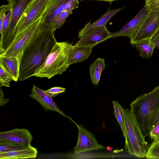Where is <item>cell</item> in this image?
I'll use <instances>...</instances> for the list:
<instances>
[{
  "instance_id": "cell-29",
  "label": "cell",
  "mask_w": 159,
  "mask_h": 159,
  "mask_svg": "<svg viewBox=\"0 0 159 159\" xmlns=\"http://www.w3.org/2000/svg\"><path fill=\"white\" fill-rule=\"evenodd\" d=\"M152 41L154 45L155 48L159 49V30L152 39Z\"/></svg>"
},
{
  "instance_id": "cell-20",
  "label": "cell",
  "mask_w": 159,
  "mask_h": 159,
  "mask_svg": "<svg viewBox=\"0 0 159 159\" xmlns=\"http://www.w3.org/2000/svg\"><path fill=\"white\" fill-rule=\"evenodd\" d=\"M105 61L103 58H98L90 66L91 80L94 85H97L99 84L102 72L105 68Z\"/></svg>"
},
{
  "instance_id": "cell-3",
  "label": "cell",
  "mask_w": 159,
  "mask_h": 159,
  "mask_svg": "<svg viewBox=\"0 0 159 159\" xmlns=\"http://www.w3.org/2000/svg\"><path fill=\"white\" fill-rule=\"evenodd\" d=\"M73 45L67 42H57L43 64L35 71L32 76L48 79L61 75L68 68L70 51Z\"/></svg>"
},
{
  "instance_id": "cell-28",
  "label": "cell",
  "mask_w": 159,
  "mask_h": 159,
  "mask_svg": "<svg viewBox=\"0 0 159 159\" xmlns=\"http://www.w3.org/2000/svg\"><path fill=\"white\" fill-rule=\"evenodd\" d=\"M148 135L153 141L159 139V124H156L150 130Z\"/></svg>"
},
{
  "instance_id": "cell-25",
  "label": "cell",
  "mask_w": 159,
  "mask_h": 159,
  "mask_svg": "<svg viewBox=\"0 0 159 159\" xmlns=\"http://www.w3.org/2000/svg\"><path fill=\"white\" fill-rule=\"evenodd\" d=\"M11 15L12 10L10 7L9 10L5 14L2 26L0 27V39L3 37L6 32L10 22Z\"/></svg>"
},
{
  "instance_id": "cell-8",
  "label": "cell",
  "mask_w": 159,
  "mask_h": 159,
  "mask_svg": "<svg viewBox=\"0 0 159 159\" xmlns=\"http://www.w3.org/2000/svg\"><path fill=\"white\" fill-rule=\"evenodd\" d=\"M77 126L78 137L77 144L74 149L75 154L105 149L104 146L98 143L93 134L82 125H77Z\"/></svg>"
},
{
  "instance_id": "cell-15",
  "label": "cell",
  "mask_w": 159,
  "mask_h": 159,
  "mask_svg": "<svg viewBox=\"0 0 159 159\" xmlns=\"http://www.w3.org/2000/svg\"><path fill=\"white\" fill-rule=\"evenodd\" d=\"M125 7L111 10L109 7L107 11L95 21L91 23L90 20L86 24L78 33V38H80L85 34L93 28L106 26L111 19L116 14L122 10Z\"/></svg>"
},
{
  "instance_id": "cell-16",
  "label": "cell",
  "mask_w": 159,
  "mask_h": 159,
  "mask_svg": "<svg viewBox=\"0 0 159 159\" xmlns=\"http://www.w3.org/2000/svg\"><path fill=\"white\" fill-rule=\"evenodd\" d=\"M1 64L14 81L19 80L20 59L17 57L7 56L0 54Z\"/></svg>"
},
{
  "instance_id": "cell-7",
  "label": "cell",
  "mask_w": 159,
  "mask_h": 159,
  "mask_svg": "<svg viewBox=\"0 0 159 159\" xmlns=\"http://www.w3.org/2000/svg\"><path fill=\"white\" fill-rule=\"evenodd\" d=\"M52 0H33L27 8L16 27L15 37L41 19Z\"/></svg>"
},
{
  "instance_id": "cell-26",
  "label": "cell",
  "mask_w": 159,
  "mask_h": 159,
  "mask_svg": "<svg viewBox=\"0 0 159 159\" xmlns=\"http://www.w3.org/2000/svg\"><path fill=\"white\" fill-rule=\"evenodd\" d=\"M145 6L149 12L158 10H159V0H148L146 2Z\"/></svg>"
},
{
  "instance_id": "cell-10",
  "label": "cell",
  "mask_w": 159,
  "mask_h": 159,
  "mask_svg": "<svg viewBox=\"0 0 159 159\" xmlns=\"http://www.w3.org/2000/svg\"><path fill=\"white\" fill-rule=\"evenodd\" d=\"M149 13L145 5L136 16L124 26L119 31L111 32V38L126 36L132 38L141 28L144 21Z\"/></svg>"
},
{
  "instance_id": "cell-12",
  "label": "cell",
  "mask_w": 159,
  "mask_h": 159,
  "mask_svg": "<svg viewBox=\"0 0 159 159\" xmlns=\"http://www.w3.org/2000/svg\"><path fill=\"white\" fill-rule=\"evenodd\" d=\"M33 139L30 132L25 128H15L0 133V141L26 146L31 145Z\"/></svg>"
},
{
  "instance_id": "cell-4",
  "label": "cell",
  "mask_w": 159,
  "mask_h": 159,
  "mask_svg": "<svg viewBox=\"0 0 159 159\" xmlns=\"http://www.w3.org/2000/svg\"><path fill=\"white\" fill-rule=\"evenodd\" d=\"M123 113L126 134L125 151L131 156L144 158L148 148L145 136L132 110L123 108Z\"/></svg>"
},
{
  "instance_id": "cell-19",
  "label": "cell",
  "mask_w": 159,
  "mask_h": 159,
  "mask_svg": "<svg viewBox=\"0 0 159 159\" xmlns=\"http://www.w3.org/2000/svg\"><path fill=\"white\" fill-rule=\"evenodd\" d=\"M131 44L139 52V56L144 58H150L155 48L152 39L140 40Z\"/></svg>"
},
{
  "instance_id": "cell-36",
  "label": "cell",
  "mask_w": 159,
  "mask_h": 159,
  "mask_svg": "<svg viewBox=\"0 0 159 159\" xmlns=\"http://www.w3.org/2000/svg\"><path fill=\"white\" fill-rule=\"evenodd\" d=\"M81 1H82V0H81Z\"/></svg>"
},
{
  "instance_id": "cell-31",
  "label": "cell",
  "mask_w": 159,
  "mask_h": 159,
  "mask_svg": "<svg viewBox=\"0 0 159 159\" xmlns=\"http://www.w3.org/2000/svg\"><path fill=\"white\" fill-rule=\"evenodd\" d=\"M90 1H92V0H97V1H107V2H112L114 1H116L117 0H89Z\"/></svg>"
},
{
  "instance_id": "cell-6",
  "label": "cell",
  "mask_w": 159,
  "mask_h": 159,
  "mask_svg": "<svg viewBox=\"0 0 159 159\" xmlns=\"http://www.w3.org/2000/svg\"><path fill=\"white\" fill-rule=\"evenodd\" d=\"M43 24L40 19L16 37L5 52L1 55L17 57L20 60L23 51L39 33Z\"/></svg>"
},
{
  "instance_id": "cell-34",
  "label": "cell",
  "mask_w": 159,
  "mask_h": 159,
  "mask_svg": "<svg viewBox=\"0 0 159 159\" xmlns=\"http://www.w3.org/2000/svg\"><path fill=\"white\" fill-rule=\"evenodd\" d=\"M145 0V1L146 2H147V1H148V0Z\"/></svg>"
},
{
  "instance_id": "cell-32",
  "label": "cell",
  "mask_w": 159,
  "mask_h": 159,
  "mask_svg": "<svg viewBox=\"0 0 159 159\" xmlns=\"http://www.w3.org/2000/svg\"><path fill=\"white\" fill-rule=\"evenodd\" d=\"M106 148L109 151H112L113 150V148L110 146H107Z\"/></svg>"
},
{
  "instance_id": "cell-35",
  "label": "cell",
  "mask_w": 159,
  "mask_h": 159,
  "mask_svg": "<svg viewBox=\"0 0 159 159\" xmlns=\"http://www.w3.org/2000/svg\"><path fill=\"white\" fill-rule=\"evenodd\" d=\"M158 87H159V85L157 86Z\"/></svg>"
},
{
  "instance_id": "cell-22",
  "label": "cell",
  "mask_w": 159,
  "mask_h": 159,
  "mask_svg": "<svg viewBox=\"0 0 159 159\" xmlns=\"http://www.w3.org/2000/svg\"><path fill=\"white\" fill-rule=\"evenodd\" d=\"M145 156L147 159H159V139L153 141L148 148Z\"/></svg>"
},
{
  "instance_id": "cell-1",
  "label": "cell",
  "mask_w": 159,
  "mask_h": 159,
  "mask_svg": "<svg viewBox=\"0 0 159 159\" xmlns=\"http://www.w3.org/2000/svg\"><path fill=\"white\" fill-rule=\"evenodd\" d=\"M54 32L43 23L39 33L22 52L19 80L23 81L32 76L35 70L43 64L57 42Z\"/></svg>"
},
{
  "instance_id": "cell-17",
  "label": "cell",
  "mask_w": 159,
  "mask_h": 159,
  "mask_svg": "<svg viewBox=\"0 0 159 159\" xmlns=\"http://www.w3.org/2000/svg\"><path fill=\"white\" fill-rule=\"evenodd\" d=\"M37 154V149L30 145L16 150L0 153V159L34 158L36 157Z\"/></svg>"
},
{
  "instance_id": "cell-33",
  "label": "cell",
  "mask_w": 159,
  "mask_h": 159,
  "mask_svg": "<svg viewBox=\"0 0 159 159\" xmlns=\"http://www.w3.org/2000/svg\"><path fill=\"white\" fill-rule=\"evenodd\" d=\"M159 124V118L158 119V120H157V122H156V125L157 124Z\"/></svg>"
},
{
  "instance_id": "cell-5",
  "label": "cell",
  "mask_w": 159,
  "mask_h": 159,
  "mask_svg": "<svg viewBox=\"0 0 159 159\" xmlns=\"http://www.w3.org/2000/svg\"><path fill=\"white\" fill-rule=\"evenodd\" d=\"M33 0H7L12 10V15L6 32L1 39L0 54L7 50L15 37L17 25L25 11Z\"/></svg>"
},
{
  "instance_id": "cell-21",
  "label": "cell",
  "mask_w": 159,
  "mask_h": 159,
  "mask_svg": "<svg viewBox=\"0 0 159 159\" xmlns=\"http://www.w3.org/2000/svg\"><path fill=\"white\" fill-rule=\"evenodd\" d=\"M112 103L114 108V115L119 123L123 135L125 139L126 134L123 113V107L117 101H113Z\"/></svg>"
},
{
  "instance_id": "cell-30",
  "label": "cell",
  "mask_w": 159,
  "mask_h": 159,
  "mask_svg": "<svg viewBox=\"0 0 159 159\" xmlns=\"http://www.w3.org/2000/svg\"><path fill=\"white\" fill-rule=\"evenodd\" d=\"M9 99L5 98L4 97L3 92L1 88L0 91V106L5 104L8 102Z\"/></svg>"
},
{
  "instance_id": "cell-9",
  "label": "cell",
  "mask_w": 159,
  "mask_h": 159,
  "mask_svg": "<svg viewBox=\"0 0 159 159\" xmlns=\"http://www.w3.org/2000/svg\"><path fill=\"white\" fill-rule=\"evenodd\" d=\"M159 30V10L149 12L141 28L131 39L130 43L147 39H152Z\"/></svg>"
},
{
  "instance_id": "cell-18",
  "label": "cell",
  "mask_w": 159,
  "mask_h": 159,
  "mask_svg": "<svg viewBox=\"0 0 159 159\" xmlns=\"http://www.w3.org/2000/svg\"><path fill=\"white\" fill-rule=\"evenodd\" d=\"M93 47L75 46L74 45L70 50L68 64L69 65L87 59L92 52Z\"/></svg>"
},
{
  "instance_id": "cell-24",
  "label": "cell",
  "mask_w": 159,
  "mask_h": 159,
  "mask_svg": "<svg viewBox=\"0 0 159 159\" xmlns=\"http://www.w3.org/2000/svg\"><path fill=\"white\" fill-rule=\"evenodd\" d=\"M12 80L11 77L7 72L2 65L0 64V88L2 86L10 87V83Z\"/></svg>"
},
{
  "instance_id": "cell-14",
  "label": "cell",
  "mask_w": 159,
  "mask_h": 159,
  "mask_svg": "<svg viewBox=\"0 0 159 159\" xmlns=\"http://www.w3.org/2000/svg\"><path fill=\"white\" fill-rule=\"evenodd\" d=\"M69 0H52L41 18V21L51 27L57 16L66 10V4Z\"/></svg>"
},
{
  "instance_id": "cell-11",
  "label": "cell",
  "mask_w": 159,
  "mask_h": 159,
  "mask_svg": "<svg viewBox=\"0 0 159 159\" xmlns=\"http://www.w3.org/2000/svg\"><path fill=\"white\" fill-rule=\"evenodd\" d=\"M110 38H111L110 32L107 30L106 26H103L90 30L74 45L93 48Z\"/></svg>"
},
{
  "instance_id": "cell-27",
  "label": "cell",
  "mask_w": 159,
  "mask_h": 159,
  "mask_svg": "<svg viewBox=\"0 0 159 159\" xmlns=\"http://www.w3.org/2000/svg\"><path fill=\"white\" fill-rule=\"evenodd\" d=\"M66 88L61 87H54L51 88L45 92L52 97H55L59 94L64 93Z\"/></svg>"
},
{
  "instance_id": "cell-13",
  "label": "cell",
  "mask_w": 159,
  "mask_h": 159,
  "mask_svg": "<svg viewBox=\"0 0 159 159\" xmlns=\"http://www.w3.org/2000/svg\"><path fill=\"white\" fill-rule=\"evenodd\" d=\"M30 95L37 100L46 111L48 110L55 111L67 116L57 106L52 97L47 93L45 91L33 85Z\"/></svg>"
},
{
  "instance_id": "cell-2",
  "label": "cell",
  "mask_w": 159,
  "mask_h": 159,
  "mask_svg": "<svg viewBox=\"0 0 159 159\" xmlns=\"http://www.w3.org/2000/svg\"><path fill=\"white\" fill-rule=\"evenodd\" d=\"M130 106L144 135H148L159 118V87L138 96Z\"/></svg>"
},
{
  "instance_id": "cell-23",
  "label": "cell",
  "mask_w": 159,
  "mask_h": 159,
  "mask_svg": "<svg viewBox=\"0 0 159 159\" xmlns=\"http://www.w3.org/2000/svg\"><path fill=\"white\" fill-rule=\"evenodd\" d=\"M28 147L29 146L0 141V153L16 150Z\"/></svg>"
}]
</instances>
